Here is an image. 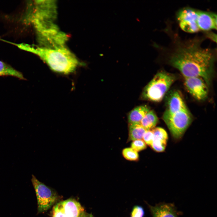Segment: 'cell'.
<instances>
[{
	"label": "cell",
	"mask_w": 217,
	"mask_h": 217,
	"mask_svg": "<svg viewBox=\"0 0 217 217\" xmlns=\"http://www.w3.org/2000/svg\"><path fill=\"white\" fill-rule=\"evenodd\" d=\"M150 110L146 105L137 106L131 110L128 115L129 123H140L142 119Z\"/></svg>",
	"instance_id": "13"
},
{
	"label": "cell",
	"mask_w": 217,
	"mask_h": 217,
	"mask_svg": "<svg viewBox=\"0 0 217 217\" xmlns=\"http://www.w3.org/2000/svg\"><path fill=\"white\" fill-rule=\"evenodd\" d=\"M131 148L138 152L145 149L146 144L142 140H137L133 141L131 144Z\"/></svg>",
	"instance_id": "19"
},
{
	"label": "cell",
	"mask_w": 217,
	"mask_h": 217,
	"mask_svg": "<svg viewBox=\"0 0 217 217\" xmlns=\"http://www.w3.org/2000/svg\"><path fill=\"white\" fill-rule=\"evenodd\" d=\"M146 131L140 123H129V140L133 141L142 140Z\"/></svg>",
	"instance_id": "14"
},
{
	"label": "cell",
	"mask_w": 217,
	"mask_h": 217,
	"mask_svg": "<svg viewBox=\"0 0 217 217\" xmlns=\"http://www.w3.org/2000/svg\"><path fill=\"white\" fill-rule=\"evenodd\" d=\"M54 206L67 217H81L84 210L79 203L73 199L60 202Z\"/></svg>",
	"instance_id": "9"
},
{
	"label": "cell",
	"mask_w": 217,
	"mask_h": 217,
	"mask_svg": "<svg viewBox=\"0 0 217 217\" xmlns=\"http://www.w3.org/2000/svg\"><path fill=\"white\" fill-rule=\"evenodd\" d=\"M13 44L20 49L37 55L56 72L64 74L71 73L80 63L64 46L49 48L25 43Z\"/></svg>",
	"instance_id": "2"
},
{
	"label": "cell",
	"mask_w": 217,
	"mask_h": 217,
	"mask_svg": "<svg viewBox=\"0 0 217 217\" xmlns=\"http://www.w3.org/2000/svg\"><path fill=\"white\" fill-rule=\"evenodd\" d=\"M142 139L146 144L150 146L154 140V135L152 130H146L143 135Z\"/></svg>",
	"instance_id": "22"
},
{
	"label": "cell",
	"mask_w": 217,
	"mask_h": 217,
	"mask_svg": "<svg viewBox=\"0 0 217 217\" xmlns=\"http://www.w3.org/2000/svg\"><path fill=\"white\" fill-rule=\"evenodd\" d=\"M206 36L212 41L216 42V35L213 33H209L206 34Z\"/></svg>",
	"instance_id": "24"
},
{
	"label": "cell",
	"mask_w": 217,
	"mask_h": 217,
	"mask_svg": "<svg viewBox=\"0 0 217 217\" xmlns=\"http://www.w3.org/2000/svg\"><path fill=\"white\" fill-rule=\"evenodd\" d=\"M162 118L176 140L183 136L193 121L192 116L187 108L171 114L164 113Z\"/></svg>",
	"instance_id": "5"
},
{
	"label": "cell",
	"mask_w": 217,
	"mask_h": 217,
	"mask_svg": "<svg viewBox=\"0 0 217 217\" xmlns=\"http://www.w3.org/2000/svg\"><path fill=\"white\" fill-rule=\"evenodd\" d=\"M167 143L153 140L150 146L154 151L158 152H163L165 149Z\"/></svg>",
	"instance_id": "20"
},
{
	"label": "cell",
	"mask_w": 217,
	"mask_h": 217,
	"mask_svg": "<svg viewBox=\"0 0 217 217\" xmlns=\"http://www.w3.org/2000/svg\"><path fill=\"white\" fill-rule=\"evenodd\" d=\"M184 78L186 89L194 98L198 100L206 99L208 94V86L203 78L199 77Z\"/></svg>",
	"instance_id": "8"
},
{
	"label": "cell",
	"mask_w": 217,
	"mask_h": 217,
	"mask_svg": "<svg viewBox=\"0 0 217 217\" xmlns=\"http://www.w3.org/2000/svg\"><path fill=\"white\" fill-rule=\"evenodd\" d=\"M154 135V140L167 143L168 134L165 130L160 127H155L151 130Z\"/></svg>",
	"instance_id": "17"
},
{
	"label": "cell",
	"mask_w": 217,
	"mask_h": 217,
	"mask_svg": "<svg viewBox=\"0 0 217 217\" xmlns=\"http://www.w3.org/2000/svg\"><path fill=\"white\" fill-rule=\"evenodd\" d=\"M200 30L217 29V15L214 12L198 10L197 20Z\"/></svg>",
	"instance_id": "11"
},
{
	"label": "cell",
	"mask_w": 217,
	"mask_h": 217,
	"mask_svg": "<svg viewBox=\"0 0 217 217\" xmlns=\"http://www.w3.org/2000/svg\"><path fill=\"white\" fill-rule=\"evenodd\" d=\"M31 182L37 197L38 213L44 212L49 209L56 201L55 193L44 183L39 181L32 175Z\"/></svg>",
	"instance_id": "6"
},
{
	"label": "cell",
	"mask_w": 217,
	"mask_h": 217,
	"mask_svg": "<svg viewBox=\"0 0 217 217\" xmlns=\"http://www.w3.org/2000/svg\"><path fill=\"white\" fill-rule=\"evenodd\" d=\"M152 217H178L182 213L173 203L161 202L154 206L149 205Z\"/></svg>",
	"instance_id": "10"
},
{
	"label": "cell",
	"mask_w": 217,
	"mask_h": 217,
	"mask_svg": "<svg viewBox=\"0 0 217 217\" xmlns=\"http://www.w3.org/2000/svg\"><path fill=\"white\" fill-rule=\"evenodd\" d=\"M11 76L21 80H25L22 74L10 65L0 61V76Z\"/></svg>",
	"instance_id": "16"
},
{
	"label": "cell",
	"mask_w": 217,
	"mask_h": 217,
	"mask_svg": "<svg viewBox=\"0 0 217 217\" xmlns=\"http://www.w3.org/2000/svg\"><path fill=\"white\" fill-rule=\"evenodd\" d=\"M122 153L124 157L130 161L137 160L139 155L137 152L131 148H127L124 149Z\"/></svg>",
	"instance_id": "18"
},
{
	"label": "cell",
	"mask_w": 217,
	"mask_h": 217,
	"mask_svg": "<svg viewBox=\"0 0 217 217\" xmlns=\"http://www.w3.org/2000/svg\"><path fill=\"white\" fill-rule=\"evenodd\" d=\"M92 217L91 216H87V217Z\"/></svg>",
	"instance_id": "25"
},
{
	"label": "cell",
	"mask_w": 217,
	"mask_h": 217,
	"mask_svg": "<svg viewBox=\"0 0 217 217\" xmlns=\"http://www.w3.org/2000/svg\"><path fill=\"white\" fill-rule=\"evenodd\" d=\"M187 108L181 93L175 91L168 96L166 109L164 113L171 114Z\"/></svg>",
	"instance_id": "12"
},
{
	"label": "cell",
	"mask_w": 217,
	"mask_h": 217,
	"mask_svg": "<svg viewBox=\"0 0 217 217\" xmlns=\"http://www.w3.org/2000/svg\"><path fill=\"white\" fill-rule=\"evenodd\" d=\"M158 122L156 114L150 110L144 116L140 124L146 130H151L154 128Z\"/></svg>",
	"instance_id": "15"
},
{
	"label": "cell",
	"mask_w": 217,
	"mask_h": 217,
	"mask_svg": "<svg viewBox=\"0 0 217 217\" xmlns=\"http://www.w3.org/2000/svg\"><path fill=\"white\" fill-rule=\"evenodd\" d=\"M198 11L186 7L178 11L177 18L180 27L183 31L191 33L200 31L197 22Z\"/></svg>",
	"instance_id": "7"
},
{
	"label": "cell",
	"mask_w": 217,
	"mask_h": 217,
	"mask_svg": "<svg viewBox=\"0 0 217 217\" xmlns=\"http://www.w3.org/2000/svg\"><path fill=\"white\" fill-rule=\"evenodd\" d=\"M144 215L143 208L140 206H135L133 208L130 217H144Z\"/></svg>",
	"instance_id": "21"
},
{
	"label": "cell",
	"mask_w": 217,
	"mask_h": 217,
	"mask_svg": "<svg viewBox=\"0 0 217 217\" xmlns=\"http://www.w3.org/2000/svg\"><path fill=\"white\" fill-rule=\"evenodd\" d=\"M176 79L174 74L164 71L157 73L145 86L142 94L143 99L154 102L162 100Z\"/></svg>",
	"instance_id": "4"
},
{
	"label": "cell",
	"mask_w": 217,
	"mask_h": 217,
	"mask_svg": "<svg viewBox=\"0 0 217 217\" xmlns=\"http://www.w3.org/2000/svg\"><path fill=\"white\" fill-rule=\"evenodd\" d=\"M175 39L168 52L169 64L179 70L184 78L199 77L210 84L216 56V50L203 48L200 39Z\"/></svg>",
	"instance_id": "1"
},
{
	"label": "cell",
	"mask_w": 217,
	"mask_h": 217,
	"mask_svg": "<svg viewBox=\"0 0 217 217\" xmlns=\"http://www.w3.org/2000/svg\"><path fill=\"white\" fill-rule=\"evenodd\" d=\"M52 217H67L64 214L58 209L55 206L53 210Z\"/></svg>",
	"instance_id": "23"
},
{
	"label": "cell",
	"mask_w": 217,
	"mask_h": 217,
	"mask_svg": "<svg viewBox=\"0 0 217 217\" xmlns=\"http://www.w3.org/2000/svg\"><path fill=\"white\" fill-rule=\"evenodd\" d=\"M35 5L34 11L28 19L33 24L37 35L45 34L57 28L58 26L54 23L56 5L46 1L36 2Z\"/></svg>",
	"instance_id": "3"
}]
</instances>
